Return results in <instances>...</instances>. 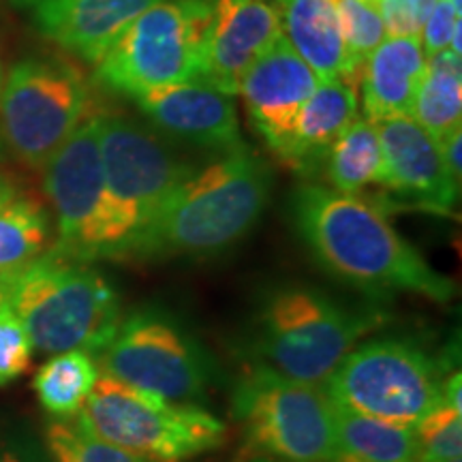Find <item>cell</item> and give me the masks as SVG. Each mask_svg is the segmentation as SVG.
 I'll return each instance as SVG.
<instances>
[{
  "label": "cell",
  "instance_id": "cell-1",
  "mask_svg": "<svg viewBox=\"0 0 462 462\" xmlns=\"http://www.w3.org/2000/svg\"><path fill=\"white\" fill-rule=\"evenodd\" d=\"M291 217L317 263L334 279L374 296L415 293L439 304L454 298V282L360 195L304 184L293 190Z\"/></svg>",
  "mask_w": 462,
  "mask_h": 462
},
{
  "label": "cell",
  "instance_id": "cell-2",
  "mask_svg": "<svg viewBox=\"0 0 462 462\" xmlns=\"http://www.w3.org/2000/svg\"><path fill=\"white\" fill-rule=\"evenodd\" d=\"M273 173L248 148L195 170L171 193L131 257H215L245 238L262 218Z\"/></svg>",
  "mask_w": 462,
  "mask_h": 462
},
{
  "label": "cell",
  "instance_id": "cell-3",
  "mask_svg": "<svg viewBox=\"0 0 462 462\" xmlns=\"http://www.w3.org/2000/svg\"><path fill=\"white\" fill-rule=\"evenodd\" d=\"M0 302L24 326L32 349L45 354H101L123 319L106 276L51 251L0 274Z\"/></svg>",
  "mask_w": 462,
  "mask_h": 462
},
{
  "label": "cell",
  "instance_id": "cell-4",
  "mask_svg": "<svg viewBox=\"0 0 462 462\" xmlns=\"http://www.w3.org/2000/svg\"><path fill=\"white\" fill-rule=\"evenodd\" d=\"M383 321V315L349 309L319 289L282 287L259 310L255 349L262 366L323 385L343 357Z\"/></svg>",
  "mask_w": 462,
  "mask_h": 462
},
{
  "label": "cell",
  "instance_id": "cell-5",
  "mask_svg": "<svg viewBox=\"0 0 462 462\" xmlns=\"http://www.w3.org/2000/svg\"><path fill=\"white\" fill-rule=\"evenodd\" d=\"M78 421L103 441L152 462H182L212 452L227 426L195 402H173L99 374Z\"/></svg>",
  "mask_w": 462,
  "mask_h": 462
},
{
  "label": "cell",
  "instance_id": "cell-6",
  "mask_svg": "<svg viewBox=\"0 0 462 462\" xmlns=\"http://www.w3.org/2000/svg\"><path fill=\"white\" fill-rule=\"evenodd\" d=\"M448 362L402 338L357 345L323 383L338 407L415 429L439 404Z\"/></svg>",
  "mask_w": 462,
  "mask_h": 462
},
{
  "label": "cell",
  "instance_id": "cell-7",
  "mask_svg": "<svg viewBox=\"0 0 462 462\" xmlns=\"http://www.w3.org/2000/svg\"><path fill=\"white\" fill-rule=\"evenodd\" d=\"M212 0H159L140 14L97 62L103 88L137 97L199 79Z\"/></svg>",
  "mask_w": 462,
  "mask_h": 462
},
{
  "label": "cell",
  "instance_id": "cell-8",
  "mask_svg": "<svg viewBox=\"0 0 462 462\" xmlns=\"http://www.w3.org/2000/svg\"><path fill=\"white\" fill-rule=\"evenodd\" d=\"M43 176L58 225L51 253L82 263L129 259L131 236L109 195L95 116L86 118L56 150L43 167Z\"/></svg>",
  "mask_w": 462,
  "mask_h": 462
},
{
  "label": "cell",
  "instance_id": "cell-9",
  "mask_svg": "<svg viewBox=\"0 0 462 462\" xmlns=\"http://www.w3.org/2000/svg\"><path fill=\"white\" fill-rule=\"evenodd\" d=\"M246 446L281 462H332L334 402L321 385L253 366L231 398Z\"/></svg>",
  "mask_w": 462,
  "mask_h": 462
},
{
  "label": "cell",
  "instance_id": "cell-10",
  "mask_svg": "<svg viewBox=\"0 0 462 462\" xmlns=\"http://www.w3.org/2000/svg\"><path fill=\"white\" fill-rule=\"evenodd\" d=\"M90 109V86L73 65L50 56L17 60L0 88V133L22 163L43 170Z\"/></svg>",
  "mask_w": 462,
  "mask_h": 462
},
{
  "label": "cell",
  "instance_id": "cell-11",
  "mask_svg": "<svg viewBox=\"0 0 462 462\" xmlns=\"http://www.w3.org/2000/svg\"><path fill=\"white\" fill-rule=\"evenodd\" d=\"M99 356L103 374L173 402L204 398L215 377V362L204 345L171 313L154 306L120 319Z\"/></svg>",
  "mask_w": 462,
  "mask_h": 462
},
{
  "label": "cell",
  "instance_id": "cell-12",
  "mask_svg": "<svg viewBox=\"0 0 462 462\" xmlns=\"http://www.w3.org/2000/svg\"><path fill=\"white\" fill-rule=\"evenodd\" d=\"M95 118L103 173L131 236L133 253L140 236L195 167L148 123L125 114H97Z\"/></svg>",
  "mask_w": 462,
  "mask_h": 462
},
{
  "label": "cell",
  "instance_id": "cell-13",
  "mask_svg": "<svg viewBox=\"0 0 462 462\" xmlns=\"http://www.w3.org/2000/svg\"><path fill=\"white\" fill-rule=\"evenodd\" d=\"M133 101L148 125L170 142L218 154L246 146L234 97L201 79L146 90L133 97Z\"/></svg>",
  "mask_w": 462,
  "mask_h": 462
},
{
  "label": "cell",
  "instance_id": "cell-14",
  "mask_svg": "<svg viewBox=\"0 0 462 462\" xmlns=\"http://www.w3.org/2000/svg\"><path fill=\"white\" fill-rule=\"evenodd\" d=\"M377 135L383 159L379 187L392 190L404 204L452 215L460 184L448 171L439 142L411 116L379 120Z\"/></svg>",
  "mask_w": 462,
  "mask_h": 462
},
{
  "label": "cell",
  "instance_id": "cell-15",
  "mask_svg": "<svg viewBox=\"0 0 462 462\" xmlns=\"http://www.w3.org/2000/svg\"><path fill=\"white\" fill-rule=\"evenodd\" d=\"M282 37L279 11L268 0H212L201 82L238 95L248 69Z\"/></svg>",
  "mask_w": 462,
  "mask_h": 462
},
{
  "label": "cell",
  "instance_id": "cell-16",
  "mask_svg": "<svg viewBox=\"0 0 462 462\" xmlns=\"http://www.w3.org/2000/svg\"><path fill=\"white\" fill-rule=\"evenodd\" d=\"M319 79L293 51L285 37L248 69L238 95L246 103L248 118L270 150L281 157L300 112Z\"/></svg>",
  "mask_w": 462,
  "mask_h": 462
},
{
  "label": "cell",
  "instance_id": "cell-17",
  "mask_svg": "<svg viewBox=\"0 0 462 462\" xmlns=\"http://www.w3.org/2000/svg\"><path fill=\"white\" fill-rule=\"evenodd\" d=\"M154 3L159 0H11L45 39L90 65Z\"/></svg>",
  "mask_w": 462,
  "mask_h": 462
},
{
  "label": "cell",
  "instance_id": "cell-18",
  "mask_svg": "<svg viewBox=\"0 0 462 462\" xmlns=\"http://www.w3.org/2000/svg\"><path fill=\"white\" fill-rule=\"evenodd\" d=\"M357 118V92L345 79H319L300 112L281 161L302 176L323 171L340 133Z\"/></svg>",
  "mask_w": 462,
  "mask_h": 462
},
{
  "label": "cell",
  "instance_id": "cell-19",
  "mask_svg": "<svg viewBox=\"0 0 462 462\" xmlns=\"http://www.w3.org/2000/svg\"><path fill=\"white\" fill-rule=\"evenodd\" d=\"M426 62L420 37H388L364 62L360 71L362 103L373 123L411 116Z\"/></svg>",
  "mask_w": 462,
  "mask_h": 462
},
{
  "label": "cell",
  "instance_id": "cell-20",
  "mask_svg": "<svg viewBox=\"0 0 462 462\" xmlns=\"http://www.w3.org/2000/svg\"><path fill=\"white\" fill-rule=\"evenodd\" d=\"M281 31L317 79L340 78L356 86L346 60L337 0H274Z\"/></svg>",
  "mask_w": 462,
  "mask_h": 462
},
{
  "label": "cell",
  "instance_id": "cell-21",
  "mask_svg": "<svg viewBox=\"0 0 462 462\" xmlns=\"http://www.w3.org/2000/svg\"><path fill=\"white\" fill-rule=\"evenodd\" d=\"M332 462H420L415 429L334 404Z\"/></svg>",
  "mask_w": 462,
  "mask_h": 462
},
{
  "label": "cell",
  "instance_id": "cell-22",
  "mask_svg": "<svg viewBox=\"0 0 462 462\" xmlns=\"http://www.w3.org/2000/svg\"><path fill=\"white\" fill-rule=\"evenodd\" d=\"M411 118L435 140L462 129V65L458 54L446 50L429 58Z\"/></svg>",
  "mask_w": 462,
  "mask_h": 462
},
{
  "label": "cell",
  "instance_id": "cell-23",
  "mask_svg": "<svg viewBox=\"0 0 462 462\" xmlns=\"http://www.w3.org/2000/svg\"><path fill=\"white\" fill-rule=\"evenodd\" d=\"M328 182L334 190L345 195H360L371 184H381L383 159L377 126L368 118H356L328 152L326 165Z\"/></svg>",
  "mask_w": 462,
  "mask_h": 462
},
{
  "label": "cell",
  "instance_id": "cell-24",
  "mask_svg": "<svg viewBox=\"0 0 462 462\" xmlns=\"http://www.w3.org/2000/svg\"><path fill=\"white\" fill-rule=\"evenodd\" d=\"M99 368L86 351L73 349L54 354L34 373L32 388L42 407L54 418H73L82 411Z\"/></svg>",
  "mask_w": 462,
  "mask_h": 462
},
{
  "label": "cell",
  "instance_id": "cell-25",
  "mask_svg": "<svg viewBox=\"0 0 462 462\" xmlns=\"http://www.w3.org/2000/svg\"><path fill=\"white\" fill-rule=\"evenodd\" d=\"M50 240V221L42 204L15 198L0 206V274L14 273L43 253Z\"/></svg>",
  "mask_w": 462,
  "mask_h": 462
},
{
  "label": "cell",
  "instance_id": "cell-26",
  "mask_svg": "<svg viewBox=\"0 0 462 462\" xmlns=\"http://www.w3.org/2000/svg\"><path fill=\"white\" fill-rule=\"evenodd\" d=\"M337 3L351 79L357 84L364 62L388 39V31L374 0H337Z\"/></svg>",
  "mask_w": 462,
  "mask_h": 462
},
{
  "label": "cell",
  "instance_id": "cell-27",
  "mask_svg": "<svg viewBox=\"0 0 462 462\" xmlns=\"http://www.w3.org/2000/svg\"><path fill=\"white\" fill-rule=\"evenodd\" d=\"M48 449L54 462H152L140 454H133L114 443L103 441L82 424L54 421L50 424Z\"/></svg>",
  "mask_w": 462,
  "mask_h": 462
},
{
  "label": "cell",
  "instance_id": "cell-28",
  "mask_svg": "<svg viewBox=\"0 0 462 462\" xmlns=\"http://www.w3.org/2000/svg\"><path fill=\"white\" fill-rule=\"evenodd\" d=\"M420 462H448L462 454V411L439 404L415 426Z\"/></svg>",
  "mask_w": 462,
  "mask_h": 462
},
{
  "label": "cell",
  "instance_id": "cell-29",
  "mask_svg": "<svg viewBox=\"0 0 462 462\" xmlns=\"http://www.w3.org/2000/svg\"><path fill=\"white\" fill-rule=\"evenodd\" d=\"M32 345L20 319L0 302V388L22 377L31 366Z\"/></svg>",
  "mask_w": 462,
  "mask_h": 462
},
{
  "label": "cell",
  "instance_id": "cell-30",
  "mask_svg": "<svg viewBox=\"0 0 462 462\" xmlns=\"http://www.w3.org/2000/svg\"><path fill=\"white\" fill-rule=\"evenodd\" d=\"M388 37H420L435 0H374Z\"/></svg>",
  "mask_w": 462,
  "mask_h": 462
},
{
  "label": "cell",
  "instance_id": "cell-31",
  "mask_svg": "<svg viewBox=\"0 0 462 462\" xmlns=\"http://www.w3.org/2000/svg\"><path fill=\"white\" fill-rule=\"evenodd\" d=\"M458 26H462L460 11H456L449 0H435L420 32L426 58L449 50V43H452V37Z\"/></svg>",
  "mask_w": 462,
  "mask_h": 462
},
{
  "label": "cell",
  "instance_id": "cell-32",
  "mask_svg": "<svg viewBox=\"0 0 462 462\" xmlns=\"http://www.w3.org/2000/svg\"><path fill=\"white\" fill-rule=\"evenodd\" d=\"M439 142V148H441V157L446 161L448 171L452 173V178L460 184L462 176V163H460V152H462V129L449 131L448 135H443Z\"/></svg>",
  "mask_w": 462,
  "mask_h": 462
},
{
  "label": "cell",
  "instance_id": "cell-33",
  "mask_svg": "<svg viewBox=\"0 0 462 462\" xmlns=\"http://www.w3.org/2000/svg\"><path fill=\"white\" fill-rule=\"evenodd\" d=\"M15 195H17L15 189L11 187V184H9L7 180H5L3 176H0V206L7 204V201H11V199L15 198Z\"/></svg>",
  "mask_w": 462,
  "mask_h": 462
},
{
  "label": "cell",
  "instance_id": "cell-34",
  "mask_svg": "<svg viewBox=\"0 0 462 462\" xmlns=\"http://www.w3.org/2000/svg\"><path fill=\"white\" fill-rule=\"evenodd\" d=\"M0 462H28V460H24L22 456H17V454L5 452L3 456H0Z\"/></svg>",
  "mask_w": 462,
  "mask_h": 462
},
{
  "label": "cell",
  "instance_id": "cell-35",
  "mask_svg": "<svg viewBox=\"0 0 462 462\" xmlns=\"http://www.w3.org/2000/svg\"><path fill=\"white\" fill-rule=\"evenodd\" d=\"M246 462H281V460L268 458V456H255V458H251V460H246Z\"/></svg>",
  "mask_w": 462,
  "mask_h": 462
},
{
  "label": "cell",
  "instance_id": "cell-36",
  "mask_svg": "<svg viewBox=\"0 0 462 462\" xmlns=\"http://www.w3.org/2000/svg\"><path fill=\"white\" fill-rule=\"evenodd\" d=\"M3 79H5V71H3V62H0V88H3Z\"/></svg>",
  "mask_w": 462,
  "mask_h": 462
},
{
  "label": "cell",
  "instance_id": "cell-37",
  "mask_svg": "<svg viewBox=\"0 0 462 462\" xmlns=\"http://www.w3.org/2000/svg\"><path fill=\"white\" fill-rule=\"evenodd\" d=\"M448 462H462L460 458H456V460H448Z\"/></svg>",
  "mask_w": 462,
  "mask_h": 462
}]
</instances>
